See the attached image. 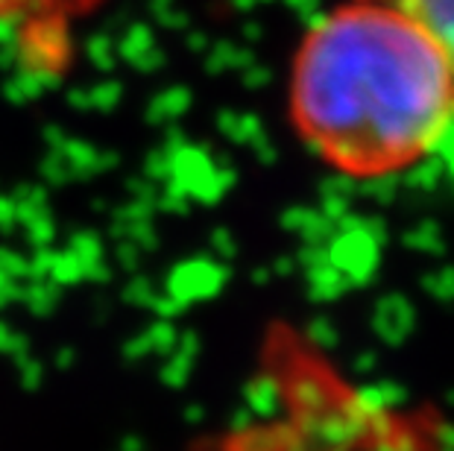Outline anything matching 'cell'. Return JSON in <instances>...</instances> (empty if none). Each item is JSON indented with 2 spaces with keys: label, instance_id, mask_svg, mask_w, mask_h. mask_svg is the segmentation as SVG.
I'll list each match as a JSON object with an SVG mask.
<instances>
[{
  "label": "cell",
  "instance_id": "1",
  "mask_svg": "<svg viewBox=\"0 0 454 451\" xmlns=\"http://www.w3.org/2000/svg\"><path fill=\"white\" fill-rule=\"evenodd\" d=\"M291 121L334 174L399 176L454 136V62L402 4L346 0L296 47Z\"/></svg>",
  "mask_w": 454,
  "mask_h": 451
},
{
  "label": "cell",
  "instance_id": "2",
  "mask_svg": "<svg viewBox=\"0 0 454 451\" xmlns=\"http://www.w3.org/2000/svg\"><path fill=\"white\" fill-rule=\"evenodd\" d=\"M103 4L106 0H0V24L38 30L47 38L94 15Z\"/></svg>",
  "mask_w": 454,
  "mask_h": 451
},
{
  "label": "cell",
  "instance_id": "3",
  "mask_svg": "<svg viewBox=\"0 0 454 451\" xmlns=\"http://www.w3.org/2000/svg\"><path fill=\"white\" fill-rule=\"evenodd\" d=\"M395 4L417 15L422 24H428L454 62V0H395Z\"/></svg>",
  "mask_w": 454,
  "mask_h": 451
}]
</instances>
